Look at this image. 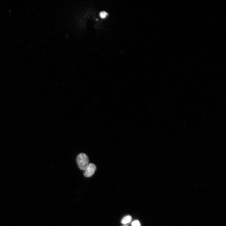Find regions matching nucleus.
<instances>
[{
	"mask_svg": "<svg viewBox=\"0 0 226 226\" xmlns=\"http://www.w3.org/2000/svg\"><path fill=\"white\" fill-rule=\"evenodd\" d=\"M77 162L80 169L84 170L89 164V160L87 155L84 153L79 154L77 158Z\"/></svg>",
	"mask_w": 226,
	"mask_h": 226,
	"instance_id": "1",
	"label": "nucleus"
},
{
	"mask_svg": "<svg viewBox=\"0 0 226 226\" xmlns=\"http://www.w3.org/2000/svg\"><path fill=\"white\" fill-rule=\"evenodd\" d=\"M96 166L93 163H90L88 167L84 170V176L87 178L92 176L96 170Z\"/></svg>",
	"mask_w": 226,
	"mask_h": 226,
	"instance_id": "2",
	"label": "nucleus"
},
{
	"mask_svg": "<svg viewBox=\"0 0 226 226\" xmlns=\"http://www.w3.org/2000/svg\"><path fill=\"white\" fill-rule=\"evenodd\" d=\"M132 218L131 216L130 215H127L125 216L122 219L121 221V223L123 224H126L129 223L131 221Z\"/></svg>",
	"mask_w": 226,
	"mask_h": 226,
	"instance_id": "3",
	"label": "nucleus"
},
{
	"mask_svg": "<svg viewBox=\"0 0 226 226\" xmlns=\"http://www.w3.org/2000/svg\"><path fill=\"white\" fill-rule=\"evenodd\" d=\"M108 15V14L105 12H101L100 14V17L102 18H104L106 17Z\"/></svg>",
	"mask_w": 226,
	"mask_h": 226,
	"instance_id": "4",
	"label": "nucleus"
},
{
	"mask_svg": "<svg viewBox=\"0 0 226 226\" xmlns=\"http://www.w3.org/2000/svg\"><path fill=\"white\" fill-rule=\"evenodd\" d=\"M132 226H141L140 223L138 220L134 221L132 224Z\"/></svg>",
	"mask_w": 226,
	"mask_h": 226,
	"instance_id": "5",
	"label": "nucleus"
},
{
	"mask_svg": "<svg viewBox=\"0 0 226 226\" xmlns=\"http://www.w3.org/2000/svg\"><path fill=\"white\" fill-rule=\"evenodd\" d=\"M127 226V225H124V226Z\"/></svg>",
	"mask_w": 226,
	"mask_h": 226,
	"instance_id": "6",
	"label": "nucleus"
}]
</instances>
